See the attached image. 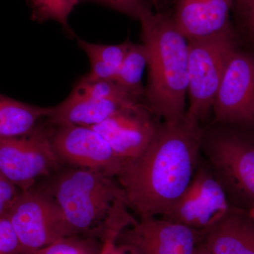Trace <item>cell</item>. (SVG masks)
I'll return each mask as SVG.
<instances>
[{
  "label": "cell",
  "instance_id": "25",
  "mask_svg": "<svg viewBox=\"0 0 254 254\" xmlns=\"http://www.w3.org/2000/svg\"><path fill=\"white\" fill-rule=\"evenodd\" d=\"M0 254H21L17 235L6 215L0 218Z\"/></svg>",
  "mask_w": 254,
  "mask_h": 254
},
{
  "label": "cell",
  "instance_id": "23",
  "mask_svg": "<svg viewBox=\"0 0 254 254\" xmlns=\"http://www.w3.org/2000/svg\"><path fill=\"white\" fill-rule=\"evenodd\" d=\"M83 1H92L103 5L139 21L154 11L150 0H83Z\"/></svg>",
  "mask_w": 254,
  "mask_h": 254
},
{
  "label": "cell",
  "instance_id": "10",
  "mask_svg": "<svg viewBox=\"0 0 254 254\" xmlns=\"http://www.w3.org/2000/svg\"><path fill=\"white\" fill-rule=\"evenodd\" d=\"M52 133L53 148L60 161L75 168L99 170L115 178L123 160L104 137L92 127L58 125Z\"/></svg>",
  "mask_w": 254,
  "mask_h": 254
},
{
  "label": "cell",
  "instance_id": "17",
  "mask_svg": "<svg viewBox=\"0 0 254 254\" xmlns=\"http://www.w3.org/2000/svg\"><path fill=\"white\" fill-rule=\"evenodd\" d=\"M147 66L148 56L144 45L131 42L115 81L130 96L141 102L145 92L142 78Z\"/></svg>",
  "mask_w": 254,
  "mask_h": 254
},
{
  "label": "cell",
  "instance_id": "27",
  "mask_svg": "<svg viewBox=\"0 0 254 254\" xmlns=\"http://www.w3.org/2000/svg\"><path fill=\"white\" fill-rule=\"evenodd\" d=\"M87 57L90 63V71L87 73L89 77L106 81H115L119 68L103 63L94 57Z\"/></svg>",
  "mask_w": 254,
  "mask_h": 254
},
{
  "label": "cell",
  "instance_id": "21",
  "mask_svg": "<svg viewBox=\"0 0 254 254\" xmlns=\"http://www.w3.org/2000/svg\"><path fill=\"white\" fill-rule=\"evenodd\" d=\"M71 91L97 99H130L139 101L130 96L116 82L96 79L87 74L76 82Z\"/></svg>",
  "mask_w": 254,
  "mask_h": 254
},
{
  "label": "cell",
  "instance_id": "14",
  "mask_svg": "<svg viewBox=\"0 0 254 254\" xmlns=\"http://www.w3.org/2000/svg\"><path fill=\"white\" fill-rule=\"evenodd\" d=\"M139 102L130 99H97L71 91L62 103L52 107L48 120L55 126L92 127Z\"/></svg>",
  "mask_w": 254,
  "mask_h": 254
},
{
  "label": "cell",
  "instance_id": "4",
  "mask_svg": "<svg viewBox=\"0 0 254 254\" xmlns=\"http://www.w3.org/2000/svg\"><path fill=\"white\" fill-rule=\"evenodd\" d=\"M200 154L230 202L247 209L254 205V140L228 125L211 123L203 127Z\"/></svg>",
  "mask_w": 254,
  "mask_h": 254
},
{
  "label": "cell",
  "instance_id": "31",
  "mask_svg": "<svg viewBox=\"0 0 254 254\" xmlns=\"http://www.w3.org/2000/svg\"><path fill=\"white\" fill-rule=\"evenodd\" d=\"M246 210L248 212L249 215H250L251 218L254 220V205H252V206L250 207V208Z\"/></svg>",
  "mask_w": 254,
  "mask_h": 254
},
{
  "label": "cell",
  "instance_id": "6",
  "mask_svg": "<svg viewBox=\"0 0 254 254\" xmlns=\"http://www.w3.org/2000/svg\"><path fill=\"white\" fill-rule=\"evenodd\" d=\"M6 216L17 235L21 254L73 236L58 202L43 188L21 190Z\"/></svg>",
  "mask_w": 254,
  "mask_h": 254
},
{
  "label": "cell",
  "instance_id": "30",
  "mask_svg": "<svg viewBox=\"0 0 254 254\" xmlns=\"http://www.w3.org/2000/svg\"><path fill=\"white\" fill-rule=\"evenodd\" d=\"M193 254H212L206 248L203 246L201 245V244H199L198 246H197L196 248L194 251V253Z\"/></svg>",
  "mask_w": 254,
  "mask_h": 254
},
{
  "label": "cell",
  "instance_id": "20",
  "mask_svg": "<svg viewBox=\"0 0 254 254\" xmlns=\"http://www.w3.org/2000/svg\"><path fill=\"white\" fill-rule=\"evenodd\" d=\"M101 243L97 237L73 235L50 244L27 254H98Z\"/></svg>",
  "mask_w": 254,
  "mask_h": 254
},
{
  "label": "cell",
  "instance_id": "2",
  "mask_svg": "<svg viewBox=\"0 0 254 254\" xmlns=\"http://www.w3.org/2000/svg\"><path fill=\"white\" fill-rule=\"evenodd\" d=\"M140 22L142 43L148 56L143 103L163 122L181 121L187 111L189 42L174 23L171 11H153Z\"/></svg>",
  "mask_w": 254,
  "mask_h": 254
},
{
  "label": "cell",
  "instance_id": "16",
  "mask_svg": "<svg viewBox=\"0 0 254 254\" xmlns=\"http://www.w3.org/2000/svg\"><path fill=\"white\" fill-rule=\"evenodd\" d=\"M52 107L36 106L0 93V137L31 133L43 119L49 118Z\"/></svg>",
  "mask_w": 254,
  "mask_h": 254
},
{
  "label": "cell",
  "instance_id": "26",
  "mask_svg": "<svg viewBox=\"0 0 254 254\" xmlns=\"http://www.w3.org/2000/svg\"><path fill=\"white\" fill-rule=\"evenodd\" d=\"M21 190L0 171V218L6 215Z\"/></svg>",
  "mask_w": 254,
  "mask_h": 254
},
{
  "label": "cell",
  "instance_id": "15",
  "mask_svg": "<svg viewBox=\"0 0 254 254\" xmlns=\"http://www.w3.org/2000/svg\"><path fill=\"white\" fill-rule=\"evenodd\" d=\"M200 244L212 254H254V220L247 210L232 206L203 233Z\"/></svg>",
  "mask_w": 254,
  "mask_h": 254
},
{
  "label": "cell",
  "instance_id": "18",
  "mask_svg": "<svg viewBox=\"0 0 254 254\" xmlns=\"http://www.w3.org/2000/svg\"><path fill=\"white\" fill-rule=\"evenodd\" d=\"M83 1V0H28V4L31 9V18L33 21H56L68 34L73 36L68 18L75 7Z\"/></svg>",
  "mask_w": 254,
  "mask_h": 254
},
{
  "label": "cell",
  "instance_id": "24",
  "mask_svg": "<svg viewBox=\"0 0 254 254\" xmlns=\"http://www.w3.org/2000/svg\"><path fill=\"white\" fill-rule=\"evenodd\" d=\"M232 11L240 31L254 44V0H233Z\"/></svg>",
  "mask_w": 254,
  "mask_h": 254
},
{
  "label": "cell",
  "instance_id": "28",
  "mask_svg": "<svg viewBox=\"0 0 254 254\" xmlns=\"http://www.w3.org/2000/svg\"><path fill=\"white\" fill-rule=\"evenodd\" d=\"M155 12H168L173 8L175 0H150Z\"/></svg>",
  "mask_w": 254,
  "mask_h": 254
},
{
  "label": "cell",
  "instance_id": "1",
  "mask_svg": "<svg viewBox=\"0 0 254 254\" xmlns=\"http://www.w3.org/2000/svg\"><path fill=\"white\" fill-rule=\"evenodd\" d=\"M202 132L186 118L160 122L144 151L123 160L115 179L138 218L165 215L186 190L201 159Z\"/></svg>",
  "mask_w": 254,
  "mask_h": 254
},
{
  "label": "cell",
  "instance_id": "11",
  "mask_svg": "<svg viewBox=\"0 0 254 254\" xmlns=\"http://www.w3.org/2000/svg\"><path fill=\"white\" fill-rule=\"evenodd\" d=\"M202 236L190 227L155 217L139 219L126 227L118 242L138 254H193Z\"/></svg>",
  "mask_w": 254,
  "mask_h": 254
},
{
  "label": "cell",
  "instance_id": "13",
  "mask_svg": "<svg viewBox=\"0 0 254 254\" xmlns=\"http://www.w3.org/2000/svg\"><path fill=\"white\" fill-rule=\"evenodd\" d=\"M233 0H175L172 18L188 41L232 31Z\"/></svg>",
  "mask_w": 254,
  "mask_h": 254
},
{
  "label": "cell",
  "instance_id": "7",
  "mask_svg": "<svg viewBox=\"0 0 254 254\" xmlns=\"http://www.w3.org/2000/svg\"><path fill=\"white\" fill-rule=\"evenodd\" d=\"M232 207L225 190L201 157L186 190L160 218L203 235L221 220Z\"/></svg>",
  "mask_w": 254,
  "mask_h": 254
},
{
  "label": "cell",
  "instance_id": "29",
  "mask_svg": "<svg viewBox=\"0 0 254 254\" xmlns=\"http://www.w3.org/2000/svg\"><path fill=\"white\" fill-rule=\"evenodd\" d=\"M118 243L122 246L121 254H138L136 251L133 250L130 246L125 245V244L120 243V242H118Z\"/></svg>",
  "mask_w": 254,
  "mask_h": 254
},
{
  "label": "cell",
  "instance_id": "19",
  "mask_svg": "<svg viewBox=\"0 0 254 254\" xmlns=\"http://www.w3.org/2000/svg\"><path fill=\"white\" fill-rule=\"evenodd\" d=\"M136 221L126 203H122L105 223L98 254H121L122 246L118 243V237L126 227Z\"/></svg>",
  "mask_w": 254,
  "mask_h": 254
},
{
  "label": "cell",
  "instance_id": "22",
  "mask_svg": "<svg viewBox=\"0 0 254 254\" xmlns=\"http://www.w3.org/2000/svg\"><path fill=\"white\" fill-rule=\"evenodd\" d=\"M131 42L127 39L120 44L106 45L90 43L81 38H77L78 47L86 53L87 56L94 57L100 61L118 68L123 63Z\"/></svg>",
  "mask_w": 254,
  "mask_h": 254
},
{
  "label": "cell",
  "instance_id": "9",
  "mask_svg": "<svg viewBox=\"0 0 254 254\" xmlns=\"http://www.w3.org/2000/svg\"><path fill=\"white\" fill-rule=\"evenodd\" d=\"M212 123L254 127V55L236 50L227 64L213 106Z\"/></svg>",
  "mask_w": 254,
  "mask_h": 254
},
{
  "label": "cell",
  "instance_id": "3",
  "mask_svg": "<svg viewBox=\"0 0 254 254\" xmlns=\"http://www.w3.org/2000/svg\"><path fill=\"white\" fill-rule=\"evenodd\" d=\"M42 188L58 202L73 235L101 237L112 214L125 203L116 179L93 169L62 172Z\"/></svg>",
  "mask_w": 254,
  "mask_h": 254
},
{
  "label": "cell",
  "instance_id": "8",
  "mask_svg": "<svg viewBox=\"0 0 254 254\" xmlns=\"http://www.w3.org/2000/svg\"><path fill=\"white\" fill-rule=\"evenodd\" d=\"M51 135L38 126L23 136L0 137V171L20 190H29L59 167Z\"/></svg>",
  "mask_w": 254,
  "mask_h": 254
},
{
  "label": "cell",
  "instance_id": "12",
  "mask_svg": "<svg viewBox=\"0 0 254 254\" xmlns=\"http://www.w3.org/2000/svg\"><path fill=\"white\" fill-rule=\"evenodd\" d=\"M160 122L143 102H139L92 128L125 160L136 158L144 151Z\"/></svg>",
  "mask_w": 254,
  "mask_h": 254
},
{
  "label": "cell",
  "instance_id": "5",
  "mask_svg": "<svg viewBox=\"0 0 254 254\" xmlns=\"http://www.w3.org/2000/svg\"><path fill=\"white\" fill-rule=\"evenodd\" d=\"M189 42L188 93L190 105L185 118L199 125L213 112L214 100L237 46L233 30Z\"/></svg>",
  "mask_w": 254,
  "mask_h": 254
}]
</instances>
